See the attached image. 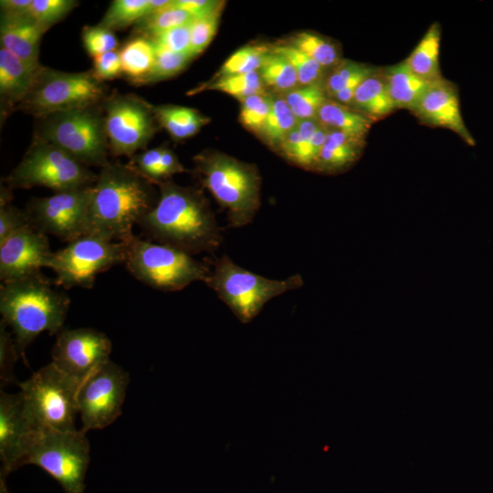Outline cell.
Returning a JSON list of instances; mask_svg holds the SVG:
<instances>
[{"mask_svg":"<svg viewBox=\"0 0 493 493\" xmlns=\"http://www.w3.org/2000/svg\"><path fill=\"white\" fill-rule=\"evenodd\" d=\"M157 185V203L138 224L143 232L157 243L190 255L215 252L223 236L204 194L170 181Z\"/></svg>","mask_w":493,"mask_h":493,"instance_id":"cell-1","label":"cell"},{"mask_svg":"<svg viewBox=\"0 0 493 493\" xmlns=\"http://www.w3.org/2000/svg\"><path fill=\"white\" fill-rule=\"evenodd\" d=\"M158 195L149 182L128 164L109 163L93 184L86 235L129 242L133 226L155 206Z\"/></svg>","mask_w":493,"mask_h":493,"instance_id":"cell-2","label":"cell"},{"mask_svg":"<svg viewBox=\"0 0 493 493\" xmlns=\"http://www.w3.org/2000/svg\"><path fill=\"white\" fill-rule=\"evenodd\" d=\"M69 304L68 296L55 289L40 272L2 283V320L11 327L24 361L26 348L40 333L58 334L62 330Z\"/></svg>","mask_w":493,"mask_h":493,"instance_id":"cell-3","label":"cell"},{"mask_svg":"<svg viewBox=\"0 0 493 493\" xmlns=\"http://www.w3.org/2000/svg\"><path fill=\"white\" fill-rule=\"evenodd\" d=\"M200 182L226 211L228 226L249 225L260 207L261 177L256 165L216 151L194 157Z\"/></svg>","mask_w":493,"mask_h":493,"instance_id":"cell-4","label":"cell"},{"mask_svg":"<svg viewBox=\"0 0 493 493\" xmlns=\"http://www.w3.org/2000/svg\"><path fill=\"white\" fill-rule=\"evenodd\" d=\"M34 137L58 147L86 166L110 162L102 104L53 112L36 118Z\"/></svg>","mask_w":493,"mask_h":493,"instance_id":"cell-5","label":"cell"},{"mask_svg":"<svg viewBox=\"0 0 493 493\" xmlns=\"http://www.w3.org/2000/svg\"><path fill=\"white\" fill-rule=\"evenodd\" d=\"M205 284L242 323H248L272 299L296 290L304 284L299 274L270 279L236 265L227 255L214 262Z\"/></svg>","mask_w":493,"mask_h":493,"instance_id":"cell-6","label":"cell"},{"mask_svg":"<svg viewBox=\"0 0 493 493\" xmlns=\"http://www.w3.org/2000/svg\"><path fill=\"white\" fill-rule=\"evenodd\" d=\"M79 381L58 370L52 362L20 383L25 413L36 431H74L79 414Z\"/></svg>","mask_w":493,"mask_h":493,"instance_id":"cell-7","label":"cell"},{"mask_svg":"<svg viewBox=\"0 0 493 493\" xmlns=\"http://www.w3.org/2000/svg\"><path fill=\"white\" fill-rule=\"evenodd\" d=\"M124 263L135 278L163 291L182 290L195 281L205 283L211 271L209 265L181 249L135 236L127 242Z\"/></svg>","mask_w":493,"mask_h":493,"instance_id":"cell-8","label":"cell"},{"mask_svg":"<svg viewBox=\"0 0 493 493\" xmlns=\"http://www.w3.org/2000/svg\"><path fill=\"white\" fill-rule=\"evenodd\" d=\"M106 87L91 70L66 72L41 66L33 83L15 110L35 118L53 112L100 105L107 96Z\"/></svg>","mask_w":493,"mask_h":493,"instance_id":"cell-9","label":"cell"},{"mask_svg":"<svg viewBox=\"0 0 493 493\" xmlns=\"http://www.w3.org/2000/svg\"><path fill=\"white\" fill-rule=\"evenodd\" d=\"M96 180L97 175L88 166L54 144L34 137L5 182L11 189L41 186L56 193L90 186Z\"/></svg>","mask_w":493,"mask_h":493,"instance_id":"cell-10","label":"cell"},{"mask_svg":"<svg viewBox=\"0 0 493 493\" xmlns=\"http://www.w3.org/2000/svg\"><path fill=\"white\" fill-rule=\"evenodd\" d=\"M86 433L37 431L29 443L23 466L36 465L55 478L67 493H83L89 463Z\"/></svg>","mask_w":493,"mask_h":493,"instance_id":"cell-11","label":"cell"},{"mask_svg":"<svg viewBox=\"0 0 493 493\" xmlns=\"http://www.w3.org/2000/svg\"><path fill=\"white\" fill-rule=\"evenodd\" d=\"M126 253L127 243L85 235L54 252L48 268L59 287L91 288L100 273L125 262Z\"/></svg>","mask_w":493,"mask_h":493,"instance_id":"cell-12","label":"cell"},{"mask_svg":"<svg viewBox=\"0 0 493 493\" xmlns=\"http://www.w3.org/2000/svg\"><path fill=\"white\" fill-rule=\"evenodd\" d=\"M110 152L132 157L158 131L152 105L134 94H111L102 102Z\"/></svg>","mask_w":493,"mask_h":493,"instance_id":"cell-13","label":"cell"},{"mask_svg":"<svg viewBox=\"0 0 493 493\" xmlns=\"http://www.w3.org/2000/svg\"><path fill=\"white\" fill-rule=\"evenodd\" d=\"M128 384V372L110 360L80 383L78 408L83 432L102 429L120 416Z\"/></svg>","mask_w":493,"mask_h":493,"instance_id":"cell-14","label":"cell"},{"mask_svg":"<svg viewBox=\"0 0 493 493\" xmlns=\"http://www.w3.org/2000/svg\"><path fill=\"white\" fill-rule=\"evenodd\" d=\"M93 185L33 198L25 210L32 226L68 243L86 235Z\"/></svg>","mask_w":493,"mask_h":493,"instance_id":"cell-15","label":"cell"},{"mask_svg":"<svg viewBox=\"0 0 493 493\" xmlns=\"http://www.w3.org/2000/svg\"><path fill=\"white\" fill-rule=\"evenodd\" d=\"M111 341L103 332L91 328L63 330L53 346L52 363L62 372L82 383L110 361Z\"/></svg>","mask_w":493,"mask_h":493,"instance_id":"cell-16","label":"cell"},{"mask_svg":"<svg viewBox=\"0 0 493 493\" xmlns=\"http://www.w3.org/2000/svg\"><path fill=\"white\" fill-rule=\"evenodd\" d=\"M54 252L43 232L31 224L14 232L0 243V278L11 282L48 267Z\"/></svg>","mask_w":493,"mask_h":493,"instance_id":"cell-17","label":"cell"},{"mask_svg":"<svg viewBox=\"0 0 493 493\" xmlns=\"http://www.w3.org/2000/svg\"><path fill=\"white\" fill-rule=\"evenodd\" d=\"M25 413L20 392L0 393V458L1 473L7 476L23 466V460L33 435Z\"/></svg>","mask_w":493,"mask_h":493,"instance_id":"cell-18","label":"cell"},{"mask_svg":"<svg viewBox=\"0 0 493 493\" xmlns=\"http://www.w3.org/2000/svg\"><path fill=\"white\" fill-rule=\"evenodd\" d=\"M414 114L424 123L449 129L468 145L476 142L465 125L456 86L442 78L430 84Z\"/></svg>","mask_w":493,"mask_h":493,"instance_id":"cell-19","label":"cell"},{"mask_svg":"<svg viewBox=\"0 0 493 493\" xmlns=\"http://www.w3.org/2000/svg\"><path fill=\"white\" fill-rule=\"evenodd\" d=\"M47 30L28 14L19 16H1L0 42L33 70H37L41 37Z\"/></svg>","mask_w":493,"mask_h":493,"instance_id":"cell-20","label":"cell"},{"mask_svg":"<svg viewBox=\"0 0 493 493\" xmlns=\"http://www.w3.org/2000/svg\"><path fill=\"white\" fill-rule=\"evenodd\" d=\"M364 145L365 139L329 130L312 171L325 174L343 173L359 160Z\"/></svg>","mask_w":493,"mask_h":493,"instance_id":"cell-21","label":"cell"},{"mask_svg":"<svg viewBox=\"0 0 493 493\" xmlns=\"http://www.w3.org/2000/svg\"><path fill=\"white\" fill-rule=\"evenodd\" d=\"M37 70L31 69L18 58L1 47L0 98L2 115L16 110L31 88Z\"/></svg>","mask_w":493,"mask_h":493,"instance_id":"cell-22","label":"cell"},{"mask_svg":"<svg viewBox=\"0 0 493 493\" xmlns=\"http://www.w3.org/2000/svg\"><path fill=\"white\" fill-rule=\"evenodd\" d=\"M350 107L372 121H379L396 110L382 69H374L357 88Z\"/></svg>","mask_w":493,"mask_h":493,"instance_id":"cell-23","label":"cell"},{"mask_svg":"<svg viewBox=\"0 0 493 493\" xmlns=\"http://www.w3.org/2000/svg\"><path fill=\"white\" fill-rule=\"evenodd\" d=\"M382 71L388 93L396 109L413 111L432 83L415 75L404 61Z\"/></svg>","mask_w":493,"mask_h":493,"instance_id":"cell-24","label":"cell"},{"mask_svg":"<svg viewBox=\"0 0 493 493\" xmlns=\"http://www.w3.org/2000/svg\"><path fill=\"white\" fill-rule=\"evenodd\" d=\"M374 69L362 63L342 59L327 72L324 79L323 87L328 98L350 106L359 85Z\"/></svg>","mask_w":493,"mask_h":493,"instance_id":"cell-25","label":"cell"},{"mask_svg":"<svg viewBox=\"0 0 493 493\" xmlns=\"http://www.w3.org/2000/svg\"><path fill=\"white\" fill-rule=\"evenodd\" d=\"M440 39L441 27L435 22L404 61L415 75L428 82L443 78L439 67Z\"/></svg>","mask_w":493,"mask_h":493,"instance_id":"cell-26","label":"cell"},{"mask_svg":"<svg viewBox=\"0 0 493 493\" xmlns=\"http://www.w3.org/2000/svg\"><path fill=\"white\" fill-rule=\"evenodd\" d=\"M159 126L164 128L175 140L195 135L210 119L199 110L178 105H152Z\"/></svg>","mask_w":493,"mask_h":493,"instance_id":"cell-27","label":"cell"},{"mask_svg":"<svg viewBox=\"0 0 493 493\" xmlns=\"http://www.w3.org/2000/svg\"><path fill=\"white\" fill-rule=\"evenodd\" d=\"M316 120L328 130L339 131L362 139H365L372 124L370 119L350 106L330 98L320 108Z\"/></svg>","mask_w":493,"mask_h":493,"instance_id":"cell-28","label":"cell"},{"mask_svg":"<svg viewBox=\"0 0 493 493\" xmlns=\"http://www.w3.org/2000/svg\"><path fill=\"white\" fill-rule=\"evenodd\" d=\"M119 53L122 74L134 85L150 71L154 61L155 48L149 38L136 35L121 47Z\"/></svg>","mask_w":493,"mask_h":493,"instance_id":"cell-29","label":"cell"},{"mask_svg":"<svg viewBox=\"0 0 493 493\" xmlns=\"http://www.w3.org/2000/svg\"><path fill=\"white\" fill-rule=\"evenodd\" d=\"M205 90H216L226 93L239 101L244 99L266 93L265 84L257 72L246 74L216 76L206 83H203L188 92L194 95Z\"/></svg>","mask_w":493,"mask_h":493,"instance_id":"cell-30","label":"cell"},{"mask_svg":"<svg viewBox=\"0 0 493 493\" xmlns=\"http://www.w3.org/2000/svg\"><path fill=\"white\" fill-rule=\"evenodd\" d=\"M297 123L298 120L283 96H272L269 113L257 134L269 147L278 152L286 136Z\"/></svg>","mask_w":493,"mask_h":493,"instance_id":"cell-31","label":"cell"},{"mask_svg":"<svg viewBox=\"0 0 493 493\" xmlns=\"http://www.w3.org/2000/svg\"><path fill=\"white\" fill-rule=\"evenodd\" d=\"M258 73L265 86L282 94L299 86L296 71L291 64L284 56L273 51L270 47Z\"/></svg>","mask_w":493,"mask_h":493,"instance_id":"cell-32","label":"cell"},{"mask_svg":"<svg viewBox=\"0 0 493 493\" xmlns=\"http://www.w3.org/2000/svg\"><path fill=\"white\" fill-rule=\"evenodd\" d=\"M288 43L310 57L327 71L342 60L340 47L333 41L315 33H298Z\"/></svg>","mask_w":493,"mask_h":493,"instance_id":"cell-33","label":"cell"},{"mask_svg":"<svg viewBox=\"0 0 493 493\" xmlns=\"http://www.w3.org/2000/svg\"><path fill=\"white\" fill-rule=\"evenodd\" d=\"M194 19L191 14L175 6L173 1L170 5L142 17L134 25L133 31L138 36L152 38L169 29L190 24Z\"/></svg>","mask_w":493,"mask_h":493,"instance_id":"cell-34","label":"cell"},{"mask_svg":"<svg viewBox=\"0 0 493 493\" xmlns=\"http://www.w3.org/2000/svg\"><path fill=\"white\" fill-rule=\"evenodd\" d=\"M282 96L298 121L316 119L320 108L329 99L323 83L299 86Z\"/></svg>","mask_w":493,"mask_h":493,"instance_id":"cell-35","label":"cell"},{"mask_svg":"<svg viewBox=\"0 0 493 493\" xmlns=\"http://www.w3.org/2000/svg\"><path fill=\"white\" fill-rule=\"evenodd\" d=\"M270 48L284 56L296 71L299 86L323 83L327 70L304 52L289 43L269 46Z\"/></svg>","mask_w":493,"mask_h":493,"instance_id":"cell-36","label":"cell"},{"mask_svg":"<svg viewBox=\"0 0 493 493\" xmlns=\"http://www.w3.org/2000/svg\"><path fill=\"white\" fill-rule=\"evenodd\" d=\"M150 4L151 0H114L99 25L112 31L135 25L149 13Z\"/></svg>","mask_w":493,"mask_h":493,"instance_id":"cell-37","label":"cell"},{"mask_svg":"<svg viewBox=\"0 0 493 493\" xmlns=\"http://www.w3.org/2000/svg\"><path fill=\"white\" fill-rule=\"evenodd\" d=\"M154 48V61L150 71L134 85L152 84L174 77L193 59L189 55L175 53L155 45Z\"/></svg>","mask_w":493,"mask_h":493,"instance_id":"cell-38","label":"cell"},{"mask_svg":"<svg viewBox=\"0 0 493 493\" xmlns=\"http://www.w3.org/2000/svg\"><path fill=\"white\" fill-rule=\"evenodd\" d=\"M269 51V46H246L234 52L222 65L216 76L257 72Z\"/></svg>","mask_w":493,"mask_h":493,"instance_id":"cell-39","label":"cell"},{"mask_svg":"<svg viewBox=\"0 0 493 493\" xmlns=\"http://www.w3.org/2000/svg\"><path fill=\"white\" fill-rule=\"evenodd\" d=\"M78 5L76 0H32L28 15L47 30L64 19Z\"/></svg>","mask_w":493,"mask_h":493,"instance_id":"cell-40","label":"cell"},{"mask_svg":"<svg viewBox=\"0 0 493 493\" xmlns=\"http://www.w3.org/2000/svg\"><path fill=\"white\" fill-rule=\"evenodd\" d=\"M241 102L239 121L248 130L257 133L266 121L272 102V96L266 93L256 94Z\"/></svg>","mask_w":493,"mask_h":493,"instance_id":"cell-41","label":"cell"},{"mask_svg":"<svg viewBox=\"0 0 493 493\" xmlns=\"http://www.w3.org/2000/svg\"><path fill=\"white\" fill-rule=\"evenodd\" d=\"M222 10L194 18L191 23V56L200 55L215 37Z\"/></svg>","mask_w":493,"mask_h":493,"instance_id":"cell-42","label":"cell"},{"mask_svg":"<svg viewBox=\"0 0 493 493\" xmlns=\"http://www.w3.org/2000/svg\"><path fill=\"white\" fill-rule=\"evenodd\" d=\"M0 243L14 232L30 225L26 211L11 204L10 191L1 188L0 196Z\"/></svg>","mask_w":493,"mask_h":493,"instance_id":"cell-43","label":"cell"},{"mask_svg":"<svg viewBox=\"0 0 493 493\" xmlns=\"http://www.w3.org/2000/svg\"><path fill=\"white\" fill-rule=\"evenodd\" d=\"M82 42L86 51L92 58L116 50L118 47L114 31L100 25L83 26Z\"/></svg>","mask_w":493,"mask_h":493,"instance_id":"cell-44","label":"cell"},{"mask_svg":"<svg viewBox=\"0 0 493 493\" xmlns=\"http://www.w3.org/2000/svg\"><path fill=\"white\" fill-rule=\"evenodd\" d=\"M4 320L0 321V382L1 387L16 381L14 366L20 357L15 339L7 330Z\"/></svg>","mask_w":493,"mask_h":493,"instance_id":"cell-45","label":"cell"},{"mask_svg":"<svg viewBox=\"0 0 493 493\" xmlns=\"http://www.w3.org/2000/svg\"><path fill=\"white\" fill-rule=\"evenodd\" d=\"M191 23L169 29L149 39L155 46L191 56Z\"/></svg>","mask_w":493,"mask_h":493,"instance_id":"cell-46","label":"cell"},{"mask_svg":"<svg viewBox=\"0 0 493 493\" xmlns=\"http://www.w3.org/2000/svg\"><path fill=\"white\" fill-rule=\"evenodd\" d=\"M162 152L163 146L134 154L128 165L149 182L157 184V172Z\"/></svg>","mask_w":493,"mask_h":493,"instance_id":"cell-47","label":"cell"},{"mask_svg":"<svg viewBox=\"0 0 493 493\" xmlns=\"http://www.w3.org/2000/svg\"><path fill=\"white\" fill-rule=\"evenodd\" d=\"M91 72L100 81L110 80L122 74L120 53L117 50L110 51L93 57Z\"/></svg>","mask_w":493,"mask_h":493,"instance_id":"cell-48","label":"cell"},{"mask_svg":"<svg viewBox=\"0 0 493 493\" xmlns=\"http://www.w3.org/2000/svg\"><path fill=\"white\" fill-rule=\"evenodd\" d=\"M175 6L188 12L194 18L208 16L222 10L223 1L211 0H173Z\"/></svg>","mask_w":493,"mask_h":493,"instance_id":"cell-49","label":"cell"},{"mask_svg":"<svg viewBox=\"0 0 493 493\" xmlns=\"http://www.w3.org/2000/svg\"><path fill=\"white\" fill-rule=\"evenodd\" d=\"M185 172L176 154L169 148L163 146L160 165L157 172V184L168 181L175 173Z\"/></svg>","mask_w":493,"mask_h":493,"instance_id":"cell-50","label":"cell"},{"mask_svg":"<svg viewBox=\"0 0 493 493\" xmlns=\"http://www.w3.org/2000/svg\"><path fill=\"white\" fill-rule=\"evenodd\" d=\"M32 0H1V16L27 15Z\"/></svg>","mask_w":493,"mask_h":493,"instance_id":"cell-51","label":"cell"},{"mask_svg":"<svg viewBox=\"0 0 493 493\" xmlns=\"http://www.w3.org/2000/svg\"><path fill=\"white\" fill-rule=\"evenodd\" d=\"M5 477L6 476L0 473V493H10L6 486Z\"/></svg>","mask_w":493,"mask_h":493,"instance_id":"cell-52","label":"cell"}]
</instances>
